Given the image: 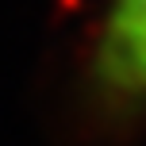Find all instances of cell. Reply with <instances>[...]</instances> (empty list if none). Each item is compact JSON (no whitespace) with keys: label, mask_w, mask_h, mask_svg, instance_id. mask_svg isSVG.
Returning a JSON list of instances; mask_svg holds the SVG:
<instances>
[{"label":"cell","mask_w":146,"mask_h":146,"mask_svg":"<svg viewBox=\"0 0 146 146\" xmlns=\"http://www.w3.org/2000/svg\"><path fill=\"white\" fill-rule=\"evenodd\" d=\"M96 85L146 108V0H111L96 42Z\"/></svg>","instance_id":"6da1fadb"}]
</instances>
